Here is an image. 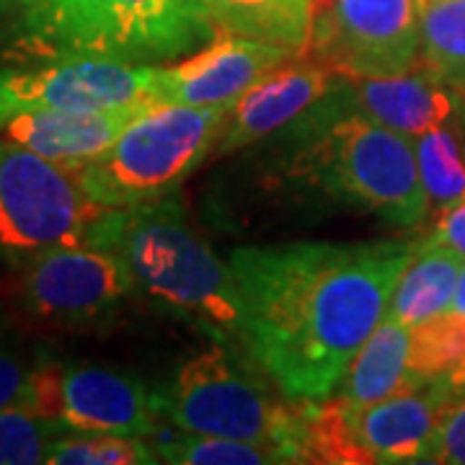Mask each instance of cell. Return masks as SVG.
I'll list each match as a JSON object with an SVG mask.
<instances>
[{
  "instance_id": "cell-19",
  "label": "cell",
  "mask_w": 465,
  "mask_h": 465,
  "mask_svg": "<svg viewBox=\"0 0 465 465\" xmlns=\"http://www.w3.org/2000/svg\"><path fill=\"white\" fill-rule=\"evenodd\" d=\"M220 32L241 34L305 54L313 32L316 0H202Z\"/></svg>"
},
{
  "instance_id": "cell-18",
  "label": "cell",
  "mask_w": 465,
  "mask_h": 465,
  "mask_svg": "<svg viewBox=\"0 0 465 465\" xmlns=\"http://www.w3.org/2000/svg\"><path fill=\"white\" fill-rule=\"evenodd\" d=\"M465 259L442 243L424 241L414 246L409 264L403 266L399 282L388 302L385 316L396 318L403 326L414 329L430 318L445 313L455 295Z\"/></svg>"
},
{
  "instance_id": "cell-21",
  "label": "cell",
  "mask_w": 465,
  "mask_h": 465,
  "mask_svg": "<svg viewBox=\"0 0 465 465\" xmlns=\"http://www.w3.org/2000/svg\"><path fill=\"white\" fill-rule=\"evenodd\" d=\"M409 375L414 382L465 391V316L445 311L411 329Z\"/></svg>"
},
{
  "instance_id": "cell-27",
  "label": "cell",
  "mask_w": 465,
  "mask_h": 465,
  "mask_svg": "<svg viewBox=\"0 0 465 465\" xmlns=\"http://www.w3.org/2000/svg\"><path fill=\"white\" fill-rule=\"evenodd\" d=\"M29 378H32V367L16 351L0 347V411L26 401Z\"/></svg>"
},
{
  "instance_id": "cell-26",
  "label": "cell",
  "mask_w": 465,
  "mask_h": 465,
  "mask_svg": "<svg viewBox=\"0 0 465 465\" xmlns=\"http://www.w3.org/2000/svg\"><path fill=\"white\" fill-rule=\"evenodd\" d=\"M432 463L465 465V396L452 403L442 421Z\"/></svg>"
},
{
  "instance_id": "cell-22",
  "label": "cell",
  "mask_w": 465,
  "mask_h": 465,
  "mask_svg": "<svg viewBox=\"0 0 465 465\" xmlns=\"http://www.w3.org/2000/svg\"><path fill=\"white\" fill-rule=\"evenodd\" d=\"M416 65L465 96V0H421Z\"/></svg>"
},
{
  "instance_id": "cell-30",
  "label": "cell",
  "mask_w": 465,
  "mask_h": 465,
  "mask_svg": "<svg viewBox=\"0 0 465 465\" xmlns=\"http://www.w3.org/2000/svg\"><path fill=\"white\" fill-rule=\"evenodd\" d=\"M24 0H0V14H5V11H11V8H18Z\"/></svg>"
},
{
  "instance_id": "cell-20",
  "label": "cell",
  "mask_w": 465,
  "mask_h": 465,
  "mask_svg": "<svg viewBox=\"0 0 465 465\" xmlns=\"http://www.w3.org/2000/svg\"><path fill=\"white\" fill-rule=\"evenodd\" d=\"M161 460L179 465H280L295 463V455L282 442H256L232 437H207L158 427L150 437Z\"/></svg>"
},
{
  "instance_id": "cell-9",
  "label": "cell",
  "mask_w": 465,
  "mask_h": 465,
  "mask_svg": "<svg viewBox=\"0 0 465 465\" xmlns=\"http://www.w3.org/2000/svg\"><path fill=\"white\" fill-rule=\"evenodd\" d=\"M26 403L63 424L67 432H112L153 437L155 401L140 382L99 365L42 362L32 367Z\"/></svg>"
},
{
  "instance_id": "cell-10",
  "label": "cell",
  "mask_w": 465,
  "mask_h": 465,
  "mask_svg": "<svg viewBox=\"0 0 465 465\" xmlns=\"http://www.w3.org/2000/svg\"><path fill=\"white\" fill-rule=\"evenodd\" d=\"M21 269L24 308L34 318L65 329L99 323L134 290L124 262L99 246L47 251Z\"/></svg>"
},
{
  "instance_id": "cell-24",
  "label": "cell",
  "mask_w": 465,
  "mask_h": 465,
  "mask_svg": "<svg viewBox=\"0 0 465 465\" xmlns=\"http://www.w3.org/2000/svg\"><path fill=\"white\" fill-rule=\"evenodd\" d=\"M145 437L112 432H65L52 445V465H143L158 463Z\"/></svg>"
},
{
  "instance_id": "cell-11",
  "label": "cell",
  "mask_w": 465,
  "mask_h": 465,
  "mask_svg": "<svg viewBox=\"0 0 465 465\" xmlns=\"http://www.w3.org/2000/svg\"><path fill=\"white\" fill-rule=\"evenodd\" d=\"M158 65L57 57L36 70H0V122L26 109H122L158 101Z\"/></svg>"
},
{
  "instance_id": "cell-14",
  "label": "cell",
  "mask_w": 465,
  "mask_h": 465,
  "mask_svg": "<svg viewBox=\"0 0 465 465\" xmlns=\"http://www.w3.org/2000/svg\"><path fill=\"white\" fill-rule=\"evenodd\" d=\"M458 401L448 385L416 382L354 411V434L370 463H432L442 421Z\"/></svg>"
},
{
  "instance_id": "cell-6",
  "label": "cell",
  "mask_w": 465,
  "mask_h": 465,
  "mask_svg": "<svg viewBox=\"0 0 465 465\" xmlns=\"http://www.w3.org/2000/svg\"><path fill=\"white\" fill-rule=\"evenodd\" d=\"M311 171L336 197L403 228L430 213L414 140L360 112L333 119L313 145Z\"/></svg>"
},
{
  "instance_id": "cell-1",
  "label": "cell",
  "mask_w": 465,
  "mask_h": 465,
  "mask_svg": "<svg viewBox=\"0 0 465 465\" xmlns=\"http://www.w3.org/2000/svg\"><path fill=\"white\" fill-rule=\"evenodd\" d=\"M406 241H298L231 253L241 341L292 401H326L378 329L403 266Z\"/></svg>"
},
{
  "instance_id": "cell-5",
  "label": "cell",
  "mask_w": 465,
  "mask_h": 465,
  "mask_svg": "<svg viewBox=\"0 0 465 465\" xmlns=\"http://www.w3.org/2000/svg\"><path fill=\"white\" fill-rule=\"evenodd\" d=\"M109 207L96 202L78 171L0 137V256L24 266L65 246H88Z\"/></svg>"
},
{
  "instance_id": "cell-17",
  "label": "cell",
  "mask_w": 465,
  "mask_h": 465,
  "mask_svg": "<svg viewBox=\"0 0 465 465\" xmlns=\"http://www.w3.org/2000/svg\"><path fill=\"white\" fill-rule=\"evenodd\" d=\"M409 347L411 329L396 318H382L378 329L351 357L336 385V399L351 411H362L409 385H416L409 375Z\"/></svg>"
},
{
  "instance_id": "cell-23",
  "label": "cell",
  "mask_w": 465,
  "mask_h": 465,
  "mask_svg": "<svg viewBox=\"0 0 465 465\" xmlns=\"http://www.w3.org/2000/svg\"><path fill=\"white\" fill-rule=\"evenodd\" d=\"M463 124L448 122L416 137L419 173L430 207L434 210H445L450 204L465 200Z\"/></svg>"
},
{
  "instance_id": "cell-2",
  "label": "cell",
  "mask_w": 465,
  "mask_h": 465,
  "mask_svg": "<svg viewBox=\"0 0 465 465\" xmlns=\"http://www.w3.org/2000/svg\"><path fill=\"white\" fill-rule=\"evenodd\" d=\"M88 246L114 251L134 290L202 323L220 339H241V300L228 262L183 217L173 194L106 210Z\"/></svg>"
},
{
  "instance_id": "cell-13",
  "label": "cell",
  "mask_w": 465,
  "mask_h": 465,
  "mask_svg": "<svg viewBox=\"0 0 465 465\" xmlns=\"http://www.w3.org/2000/svg\"><path fill=\"white\" fill-rule=\"evenodd\" d=\"M336 81L341 78L333 70L308 54H298L269 70L231 106L215 143L217 153L228 155L290 127L318 101L326 99Z\"/></svg>"
},
{
  "instance_id": "cell-7",
  "label": "cell",
  "mask_w": 465,
  "mask_h": 465,
  "mask_svg": "<svg viewBox=\"0 0 465 465\" xmlns=\"http://www.w3.org/2000/svg\"><path fill=\"white\" fill-rule=\"evenodd\" d=\"M158 416L173 430L207 437H232L256 442H282L298 460L295 430L300 401L284 406L272 399L246 370L235 365L220 344L192 354L171 381L166 393L153 396Z\"/></svg>"
},
{
  "instance_id": "cell-16",
  "label": "cell",
  "mask_w": 465,
  "mask_h": 465,
  "mask_svg": "<svg viewBox=\"0 0 465 465\" xmlns=\"http://www.w3.org/2000/svg\"><path fill=\"white\" fill-rule=\"evenodd\" d=\"M360 114L416 140L427 130L465 116V96L421 65L399 75L344 78Z\"/></svg>"
},
{
  "instance_id": "cell-4",
  "label": "cell",
  "mask_w": 465,
  "mask_h": 465,
  "mask_svg": "<svg viewBox=\"0 0 465 465\" xmlns=\"http://www.w3.org/2000/svg\"><path fill=\"white\" fill-rule=\"evenodd\" d=\"M228 112L153 101L112 148L75 171L88 194L109 210L161 200L215 148Z\"/></svg>"
},
{
  "instance_id": "cell-28",
  "label": "cell",
  "mask_w": 465,
  "mask_h": 465,
  "mask_svg": "<svg viewBox=\"0 0 465 465\" xmlns=\"http://www.w3.org/2000/svg\"><path fill=\"white\" fill-rule=\"evenodd\" d=\"M430 241L442 243L465 259V200L450 204L445 210H437L434 231L430 232Z\"/></svg>"
},
{
  "instance_id": "cell-25",
  "label": "cell",
  "mask_w": 465,
  "mask_h": 465,
  "mask_svg": "<svg viewBox=\"0 0 465 465\" xmlns=\"http://www.w3.org/2000/svg\"><path fill=\"white\" fill-rule=\"evenodd\" d=\"M67 430L34 406L14 403L0 411V465L47 463L52 445Z\"/></svg>"
},
{
  "instance_id": "cell-12",
  "label": "cell",
  "mask_w": 465,
  "mask_h": 465,
  "mask_svg": "<svg viewBox=\"0 0 465 465\" xmlns=\"http://www.w3.org/2000/svg\"><path fill=\"white\" fill-rule=\"evenodd\" d=\"M292 57L298 54L217 29L213 42H207L202 50L171 65H158V99L204 109H231L262 75Z\"/></svg>"
},
{
  "instance_id": "cell-3",
  "label": "cell",
  "mask_w": 465,
  "mask_h": 465,
  "mask_svg": "<svg viewBox=\"0 0 465 465\" xmlns=\"http://www.w3.org/2000/svg\"><path fill=\"white\" fill-rule=\"evenodd\" d=\"M202 0H24L18 45L45 57L176 63L213 42Z\"/></svg>"
},
{
  "instance_id": "cell-29",
  "label": "cell",
  "mask_w": 465,
  "mask_h": 465,
  "mask_svg": "<svg viewBox=\"0 0 465 465\" xmlns=\"http://www.w3.org/2000/svg\"><path fill=\"white\" fill-rule=\"evenodd\" d=\"M448 311L465 316V264L460 269V277H458V284H455V295H452V302H450Z\"/></svg>"
},
{
  "instance_id": "cell-8",
  "label": "cell",
  "mask_w": 465,
  "mask_h": 465,
  "mask_svg": "<svg viewBox=\"0 0 465 465\" xmlns=\"http://www.w3.org/2000/svg\"><path fill=\"white\" fill-rule=\"evenodd\" d=\"M421 0H316L308 57L344 78L399 75L419 63Z\"/></svg>"
},
{
  "instance_id": "cell-15",
  "label": "cell",
  "mask_w": 465,
  "mask_h": 465,
  "mask_svg": "<svg viewBox=\"0 0 465 465\" xmlns=\"http://www.w3.org/2000/svg\"><path fill=\"white\" fill-rule=\"evenodd\" d=\"M145 106L148 104L122 109H26L0 122V137L75 168L104 155Z\"/></svg>"
}]
</instances>
